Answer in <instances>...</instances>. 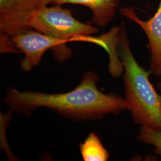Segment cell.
I'll use <instances>...</instances> for the list:
<instances>
[{
	"instance_id": "4",
	"label": "cell",
	"mask_w": 161,
	"mask_h": 161,
	"mask_svg": "<svg viewBox=\"0 0 161 161\" xmlns=\"http://www.w3.org/2000/svg\"><path fill=\"white\" fill-rule=\"evenodd\" d=\"M17 50L24 54L20 67L24 72H29L38 65L44 53L51 50L58 62L70 58L72 50L66 42L51 37L35 29L28 28L10 36Z\"/></svg>"
},
{
	"instance_id": "7",
	"label": "cell",
	"mask_w": 161,
	"mask_h": 161,
	"mask_svg": "<svg viewBox=\"0 0 161 161\" xmlns=\"http://www.w3.org/2000/svg\"><path fill=\"white\" fill-rule=\"evenodd\" d=\"M123 0H51L50 4H72L86 6L92 12V22L104 28L114 19L118 6Z\"/></svg>"
},
{
	"instance_id": "3",
	"label": "cell",
	"mask_w": 161,
	"mask_h": 161,
	"mask_svg": "<svg viewBox=\"0 0 161 161\" xmlns=\"http://www.w3.org/2000/svg\"><path fill=\"white\" fill-rule=\"evenodd\" d=\"M28 28L67 43L82 41L84 37L98 32L96 26L81 22L73 16L70 9L58 4L41 8L31 18Z\"/></svg>"
},
{
	"instance_id": "9",
	"label": "cell",
	"mask_w": 161,
	"mask_h": 161,
	"mask_svg": "<svg viewBox=\"0 0 161 161\" xmlns=\"http://www.w3.org/2000/svg\"><path fill=\"white\" fill-rule=\"evenodd\" d=\"M137 138L144 144L153 146L155 153L161 157V130L142 125Z\"/></svg>"
},
{
	"instance_id": "6",
	"label": "cell",
	"mask_w": 161,
	"mask_h": 161,
	"mask_svg": "<svg viewBox=\"0 0 161 161\" xmlns=\"http://www.w3.org/2000/svg\"><path fill=\"white\" fill-rule=\"evenodd\" d=\"M121 14L136 24L146 35L150 52L149 71L151 75L161 76V0L153 16L144 20L138 17L136 12L129 7L119 9Z\"/></svg>"
},
{
	"instance_id": "2",
	"label": "cell",
	"mask_w": 161,
	"mask_h": 161,
	"mask_svg": "<svg viewBox=\"0 0 161 161\" xmlns=\"http://www.w3.org/2000/svg\"><path fill=\"white\" fill-rule=\"evenodd\" d=\"M119 56L124 71L125 98L136 124L161 130V95L150 81L149 70L134 58L122 22L118 42Z\"/></svg>"
},
{
	"instance_id": "10",
	"label": "cell",
	"mask_w": 161,
	"mask_h": 161,
	"mask_svg": "<svg viewBox=\"0 0 161 161\" xmlns=\"http://www.w3.org/2000/svg\"><path fill=\"white\" fill-rule=\"evenodd\" d=\"M0 47L1 53H19L14 46L10 36L3 33L0 34Z\"/></svg>"
},
{
	"instance_id": "5",
	"label": "cell",
	"mask_w": 161,
	"mask_h": 161,
	"mask_svg": "<svg viewBox=\"0 0 161 161\" xmlns=\"http://www.w3.org/2000/svg\"><path fill=\"white\" fill-rule=\"evenodd\" d=\"M51 0H0V32L13 36L28 28L29 20Z\"/></svg>"
},
{
	"instance_id": "8",
	"label": "cell",
	"mask_w": 161,
	"mask_h": 161,
	"mask_svg": "<svg viewBox=\"0 0 161 161\" xmlns=\"http://www.w3.org/2000/svg\"><path fill=\"white\" fill-rule=\"evenodd\" d=\"M82 158L84 161H106L109 153L104 147L95 132H90L84 142L80 145Z\"/></svg>"
},
{
	"instance_id": "11",
	"label": "cell",
	"mask_w": 161,
	"mask_h": 161,
	"mask_svg": "<svg viewBox=\"0 0 161 161\" xmlns=\"http://www.w3.org/2000/svg\"><path fill=\"white\" fill-rule=\"evenodd\" d=\"M158 88H159V92H160L161 95V80L158 83Z\"/></svg>"
},
{
	"instance_id": "1",
	"label": "cell",
	"mask_w": 161,
	"mask_h": 161,
	"mask_svg": "<svg viewBox=\"0 0 161 161\" xmlns=\"http://www.w3.org/2000/svg\"><path fill=\"white\" fill-rule=\"evenodd\" d=\"M98 80L96 73L88 70L80 84L68 92L48 94L10 88L4 101L17 113L29 114L38 108H46L75 121H94L128 110L125 98L98 90Z\"/></svg>"
}]
</instances>
